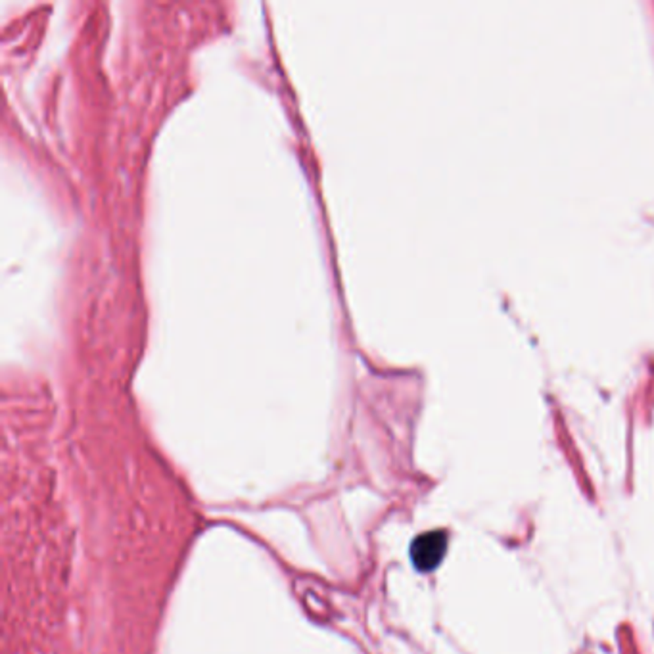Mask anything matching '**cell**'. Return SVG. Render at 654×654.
<instances>
[{
	"label": "cell",
	"mask_w": 654,
	"mask_h": 654,
	"mask_svg": "<svg viewBox=\"0 0 654 654\" xmlns=\"http://www.w3.org/2000/svg\"><path fill=\"white\" fill-rule=\"evenodd\" d=\"M448 549V536L441 530L428 532L416 537L411 547V559L413 564L421 570V572H430L434 570Z\"/></svg>",
	"instance_id": "obj_1"
}]
</instances>
